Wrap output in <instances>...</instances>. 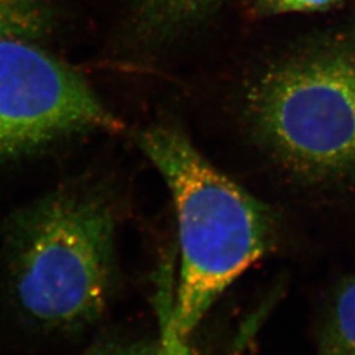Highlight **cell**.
Segmentation results:
<instances>
[{"label": "cell", "instance_id": "cell-1", "mask_svg": "<svg viewBox=\"0 0 355 355\" xmlns=\"http://www.w3.org/2000/svg\"><path fill=\"white\" fill-rule=\"evenodd\" d=\"M116 207L105 187L66 180L21 205L1 228L15 311L32 328L76 333L102 320L117 282Z\"/></svg>", "mask_w": 355, "mask_h": 355}, {"label": "cell", "instance_id": "cell-2", "mask_svg": "<svg viewBox=\"0 0 355 355\" xmlns=\"http://www.w3.org/2000/svg\"><path fill=\"white\" fill-rule=\"evenodd\" d=\"M136 144L164 178L177 212L180 266L173 318L189 338L229 286L272 250V211L217 170L171 124L136 133Z\"/></svg>", "mask_w": 355, "mask_h": 355}, {"label": "cell", "instance_id": "cell-3", "mask_svg": "<svg viewBox=\"0 0 355 355\" xmlns=\"http://www.w3.org/2000/svg\"><path fill=\"white\" fill-rule=\"evenodd\" d=\"M254 139L299 177L355 179V26L274 61L245 96Z\"/></svg>", "mask_w": 355, "mask_h": 355}, {"label": "cell", "instance_id": "cell-4", "mask_svg": "<svg viewBox=\"0 0 355 355\" xmlns=\"http://www.w3.org/2000/svg\"><path fill=\"white\" fill-rule=\"evenodd\" d=\"M123 128L87 79L42 44L0 41V168Z\"/></svg>", "mask_w": 355, "mask_h": 355}, {"label": "cell", "instance_id": "cell-5", "mask_svg": "<svg viewBox=\"0 0 355 355\" xmlns=\"http://www.w3.org/2000/svg\"><path fill=\"white\" fill-rule=\"evenodd\" d=\"M224 0H135L132 28L150 44H167L203 24Z\"/></svg>", "mask_w": 355, "mask_h": 355}, {"label": "cell", "instance_id": "cell-6", "mask_svg": "<svg viewBox=\"0 0 355 355\" xmlns=\"http://www.w3.org/2000/svg\"><path fill=\"white\" fill-rule=\"evenodd\" d=\"M53 0H0V41L42 44L55 26Z\"/></svg>", "mask_w": 355, "mask_h": 355}, {"label": "cell", "instance_id": "cell-7", "mask_svg": "<svg viewBox=\"0 0 355 355\" xmlns=\"http://www.w3.org/2000/svg\"><path fill=\"white\" fill-rule=\"evenodd\" d=\"M320 355H355V275L345 278L331 297Z\"/></svg>", "mask_w": 355, "mask_h": 355}, {"label": "cell", "instance_id": "cell-8", "mask_svg": "<svg viewBox=\"0 0 355 355\" xmlns=\"http://www.w3.org/2000/svg\"><path fill=\"white\" fill-rule=\"evenodd\" d=\"M174 288L175 280L173 277V267L165 262L158 270L153 299L159 324V343L165 355H192L187 338L179 333L173 318Z\"/></svg>", "mask_w": 355, "mask_h": 355}, {"label": "cell", "instance_id": "cell-9", "mask_svg": "<svg viewBox=\"0 0 355 355\" xmlns=\"http://www.w3.org/2000/svg\"><path fill=\"white\" fill-rule=\"evenodd\" d=\"M78 355H165L158 340L99 343Z\"/></svg>", "mask_w": 355, "mask_h": 355}, {"label": "cell", "instance_id": "cell-10", "mask_svg": "<svg viewBox=\"0 0 355 355\" xmlns=\"http://www.w3.org/2000/svg\"><path fill=\"white\" fill-rule=\"evenodd\" d=\"M340 0H257V7L265 13L325 11Z\"/></svg>", "mask_w": 355, "mask_h": 355}]
</instances>
